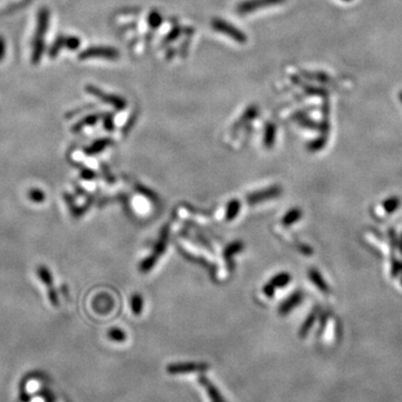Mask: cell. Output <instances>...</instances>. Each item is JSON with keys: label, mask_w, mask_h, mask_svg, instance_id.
Instances as JSON below:
<instances>
[{"label": "cell", "mask_w": 402, "mask_h": 402, "mask_svg": "<svg viewBox=\"0 0 402 402\" xmlns=\"http://www.w3.org/2000/svg\"><path fill=\"white\" fill-rule=\"evenodd\" d=\"M213 28L220 34L227 35L229 38L234 39L237 43H245L247 40L246 35L241 30L236 28V26L225 22V20L215 19L213 22Z\"/></svg>", "instance_id": "cell-5"}, {"label": "cell", "mask_w": 402, "mask_h": 402, "mask_svg": "<svg viewBox=\"0 0 402 402\" xmlns=\"http://www.w3.org/2000/svg\"><path fill=\"white\" fill-rule=\"evenodd\" d=\"M264 294L265 295L267 296V297H270V298H272V297H274V294H275V287L273 286L272 284H270V283H268V284H266L265 286H264Z\"/></svg>", "instance_id": "cell-28"}, {"label": "cell", "mask_w": 402, "mask_h": 402, "mask_svg": "<svg viewBox=\"0 0 402 402\" xmlns=\"http://www.w3.org/2000/svg\"><path fill=\"white\" fill-rule=\"evenodd\" d=\"M37 274L39 280L42 281L44 284L48 287L53 286V277H51V274L49 270L46 266H39L37 268Z\"/></svg>", "instance_id": "cell-21"}, {"label": "cell", "mask_w": 402, "mask_h": 402, "mask_svg": "<svg viewBox=\"0 0 402 402\" xmlns=\"http://www.w3.org/2000/svg\"><path fill=\"white\" fill-rule=\"evenodd\" d=\"M274 139H275V127L270 124V126H267L265 134V146L267 148H271L273 146V143H274Z\"/></svg>", "instance_id": "cell-27"}, {"label": "cell", "mask_w": 402, "mask_h": 402, "mask_svg": "<svg viewBox=\"0 0 402 402\" xmlns=\"http://www.w3.org/2000/svg\"><path fill=\"white\" fill-rule=\"evenodd\" d=\"M302 301H303L302 292H300V291L294 292L290 297L286 298V300L281 304L280 308H278V312H280V314L283 316L287 315V314L290 313L293 308H295L300 305Z\"/></svg>", "instance_id": "cell-9"}, {"label": "cell", "mask_w": 402, "mask_h": 402, "mask_svg": "<svg viewBox=\"0 0 402 402\" xmlns=\"http://www.w3.org/2000/svg\"><path fill=\"white\" fill-rule=\"evenodd\" d=\"M5 56H6V40L3 36H0V61L5 58Z\"/></svg>", "instance_id": "cell-29"}, {"label": "cell", "mask_w": 402, "mask_h": 402, "mask_svg": "<svg viewBox=\"0 0 402 402\" xmlns=\"http://www.w3.org/2000/svg\"><path fill=\"white\" fill-rule=\"evenodd\" d=\"M291 280V274H288V273H280V274H277L272 278L270 284H272L275 288H284L290 284Z\"/></svg>", "instance_id": "cell-16"}, {"label": "cell", "mask_w": 402, "mask_h": 402, "mask_svg": "<svg viewBox=\"0 0 402 402\" xmlns=\"http://www.w3.org/2000/svg\"><path fill=\"white\" fill-rule=\"evenodd\" d=\"M210 369V365L205 362H180L172 363L167 367V372L169 374H185L192 372H206Z\"/></svg>", "instance_id": "cell-3"}, {"label": "cell", "mask_w": 402, "mask_h": 402, "mask_svg": "<svg viewBox=\"0 0 402 402\" xmlns=\"http://www.w3.org/2000/svg\"><path fill=\"white\" fill-rule=\"evenodd\" d=\"M243 249H244V244L239 240L234 241L233 244H230L226 247V249L224 250V257L226 259L227 265H228V267H229V270H231V267H234L233 265H231V260H233L231 258H233L236 254H238V252H240Z\"/></svg>", "instance_id": "cell-10"}, {"label": "cell", "mask_w": 402, "mask_h": 402, "mask_svg": "<svg viewBox=\"0 0 402 402\" xmlns=\"http://www.w3.org/2000/svg\"><path fill=\"white\" fill-rule=\"evenodd\" d=\"M308 276H310V280L312 281V283H314V284L316 285V287L318 288L319 291H322L324 293L328 292V287L326 285L325 281L323 280V277L315 270V268H311V270L308 271Z\"/></svg>", "instance_id": "cell-12"}, {"label": "cell", "mask_w": 402, "mask_h": 402, "mask_svg": "<svg viewBox=\"0 0 402 402\" xmlns=\"http://www.w3.org/2000/svg\"><path fill=\"white\" fill-rule=\"evenodd\" d=\"M284 2L285 0H246L237 6V13L240 15L252 14L262 8L276 6V5H281Z\"/></svg>", "instance_id": "cell-4"}, {"label": "cell", "mask_w": 402, "mask_h": 402, "mask_svg": "<svg viewBox=\"0 0 402 402\" xmlns=\"http://www.w3.org/2000/svg\"><path fill=\"white\" fill-rule=\"evenodd\" d=\"M111 143H112L111 139H100V140H96L94 143H93L92 146L85 148L84 152L86 156H94V154L102 152L104 149L109 147Z\"/></svg>", "instance_id": "cell-11"}, {"label": "cell", "mask_w": 402, "mask_h": 402, "mask_svg": "<svg viewBox=\"0 0 402 402\" xmlns=\"http://www.w3.org/2000/svg\"><path fill=\"white\" fill-rule=\"evenodd\" d=\"M81 46V39L76 36H65L64 37V48L70 50L79 49Z\"/></svg>", "instance_id": "cell-24"}, {"label": "cell", "mask_w": 402, "mask_h": 402, "mask_svg": "<svg viewBox=\"0 0 402 402\" xmlns=\"http://www.w3.org/2000/svg\"><path fill=\"white\" fill-rule=\"evenodd\" d=\"M107 338L113 342L123 343L125 342L126 340V333L118 327H112L109 329V332H107Z\"/></svg>", "instance_id": "cell-19"}, {"label": "cell", "mask_w": 402, "mask_h": 402, "mask_svg": "<svg viewBox=\"0 0 402 402\" xmlns=\"http://www.w3.org/2000/svg\"><path fill=\"white\" fill-rule=\"evenodd\" d=\"M282 193V188L280 185H274L265 190H259V191L252 192L247 195V203L250 205H255L258 203H262L265 200L277 198Z\"/></svg>", "instance_id": "cell-7"}, {"label": "cell", "mask_w": 402, "mask_h": 402, "mask_svg": "<svg viewBox=\"0 0 402 402\" xmlns=\"http://www.w3.org/2000/svg\"><path fill=\"white\" fill-rule=\"evenodd\" d=\"M100 118H101V115H100V114H91V115H87V116H85L84 118H82V120H80L79 122H77L76 124L73 126V128H72V130H73L74 132H79V131L82 130V128H84V127H86V126L94 125L95 123L100 120Z\"/></svg>", "instance_id": "cell-14"}, {"label": "cell", "mask_w": 402, "mask_h": 402, "mask_svg": "<svg viewBox=\"0 0 402 402\" xmlns=\"http://www.w3.org/2000/svg\"><path fill=\"white\" fill-rule=\"evenodd\" d=\"M81 177L84 180H93L95 178V173L90 169H84L83 171L81 172Z\"/></svg>", "instance_id": "cell-31"}, {"label": "cell", "mask_w": 402, "mask_h": 402, "mask_svg": "<svg viewBox=\"0 0 402 402\" xmlns=\"http://www.w3.org/2000/svg\"><path fill=\"white\" fill-rule=\"evenodd\" d=\"M86 92L90 93V94L94 95L96 97H99V99L103 102L107 103V104H110L112 106H114L115 109L117 110H122L124 109L126 106V102L121 99V97H118L116 95H113V94H106L103 91H101L100 89H97V87L93 86V85H87L86 86Z\"/></svg>", "instance_id": "cell-6"}, {"label": "cell", "mask_w": 402, "mask_h": 402, "mask_svg": "<svg viewBox=\"0 0 402 402\" xmlns=\"http://www.w3.org/2000/svg\"><path fill=\"white\" fill-rule=\"evenodd\" d=\"M157 261H158L157 257L153 256V255H150V256L148 257V258L144 259L140 264V272L141 273L150 272L152 268L154 267V265L157 264Z\"/></svg>", "instance_id": "cell-25"}, {"label": "cell", "mask_w": 402, "mask_h": 402, "mask_svg": "<svg viewBox=\"0 0 402 402\" xmlns=\"http://www.w3.org/2000/svg\"><path fill=\"white\" fill-rule=\"evenodd\" d=\"M49 26V10L47 8H40L37 14V25L33 40L32 63L37 65L43 57L45 51V37Z\"/></svg>", "instance_id": "cell-1"}, {"label": "cell", "mask_w": 402, "mask_h": 402, "mask_svg": "<svg viewBox=\"0 0 402 402\" xmlns=\"http://www.w3.org/2000/svg\"><path fill=\"white\" fill-rule=\"evenodd\" d=\"M120 57L118 50L113 47H105V46H93L81 51L79 54L80 59H90V58H104V59H117Z\"/></svg>", "instance_id": "cell-2"}, {"label": "cell", "mask_w": 402, "mask_h": 402, "mask_svg": "<svg viewBox=\"0 0 402 402\" xmlns=\"http://www.w3.org/2000/svg\"><path fill=\"white\" fill-rule=\"evenodd\" d=\"M28 198L32 200L33 203L40 204V203H43V201L45 200V194H44V192L42 191V190L32 189L28 192Z\"/></svg>", "instance_id": "cell-26"}, {"label": "cell", "mask_w": 402, "mask_h": 402, "mask_svg": "<svg viewBox=\"0 0 402 402\" xmlns=\"http://www.w3.org/2000/svg\"><path fill=\"white\" fill-rule=\"evenodd\" d=\"M104 126L106 130L112 131L113 130V122H112V116L109 115L105 117V121H104Z\"/></svg>", "instance_id": "cell-32"}, {"label": "cell", "mask_w": 402, "mask_h": 402, "mask_svg": "<svg viewBox=\"0 0 402 402\" xmlns=\"http://www.w3.org/2000/svg\"><path fill=\"white\" fill-rule=\"evenodd\" d=\"M199 383L206 390V392L208 393V396L211 402H227V400L224 398V395L221 394L217 386L211 382L206 375H200Z\"/></svg>", "instance_id": "cell-8"}, {"label": "cell", "mask_w": 402, "mask_h": 402, "mask_svg": "<svg viewBox=\"0 0 402 402\" xmlns=\"http://www.w3.org/2000/svg\"><path fill=\"white\" fill-rule=\"evenodd\" d=\"M315 319H316V312H312L310 315H308V317L306 318V321L304 322V324H303L301 329H300V337L301 338H305L306 337V335L308 334V332H310L311 327L313 326L314 322H315Z\"/></svg>", "instance_id": "cell-22"}, {"label": "cell", "mask_w": 402, "mask_h": 402, "mask_svg": "<svg viewBox=\"0 0 402 402\" xmlns=\"http://www.w3.org/2000/svg\"><path fill=\"white\" fill-rule=\"evenodd\" d=\"M385 205H386V206H389V207H388V211H392V210H395L396 207H398V206H399V200H398V199H395V198L389 199V200H386V201H385Z\"/></svg>", "instance_id": "cell-30"}, {"label": "cell", "mask_w": 402, "mask_h": 402, "mask_svg": "<svg viewBox=\"0 0 402 402\" xmlns=\"http://www.w3.org/2000/svg\"><path fill=\"white\" fill-rule=\"evenodd\" d=\"M301 218H302V211L298 208H293L288 211L284 217H283L282 224L285 227H290L295 223H297V221Z\"/></svg>", "instance_id": "cell-15"}, {"label": "cell", "mask_w": 402, "mask_h": 402, "mask_svg": "<svg viewBox=\"0 0 402 402\" xmlns=\"http://www.w3.org/2000/svg\"><path fill=\"white\" fill-rule=\"evenodd\" d=\"M239 210H240V203L239 200L237 199H233L228 204V207H227V211H226V220L227 221H231L234 220L237 215L239 214Z\"/></svg>", "instance_id": "cell-17"}, {"label": "cell", "mask_w": 402, "mask_h": 402, "mask_svg": "<svg viewBox=\"0 0 402 402\" xmlns=\"http://www.w3.org/2000/svg\"><path fill=\"white\" fill-rule=\"evenodd\" d=\"M64 37L65 36H63V35L58 36V37L55 39V42L51 44L50 48L48 50V56L50 58L57 57L59 51L64 48Z\"/></svg>", "instance_id": "cell-20"}, {"label": "cell", "mask_w": 402, "mask_h": 402, "mask_svg": "<svg viewBox=\"0 0 402 402\" xmlns=\"http://www.w3.org/2000/svg\"><path fill=\"white\" fill-rule=\"evenodd\" d=\"M131 310L133 312L134 315H141L142 310H143V297L140 295L139 293L133 294L132 297H131Z\"/></svg>", "instance_id": "cell-18"}, {"label": "cell", "mask_w": 402, "mask_h": 402, "mask_svg": "<svg viewBox=\"0 0 402 402\" xmlns=\"http://www.w3.org/2000/svg\"><path fill=\"white\" fill-rule=\"evenodd\" d=\"M168 227H164L162 233H161V237H160L159 241L157 243L156 247H154V251H153V256H156L157 258H159L160 256L163 255V252L166 251V247H167V241H168Z\"/></svg>", "instance_id": "cell-13"}, {"label": "cell", "mask_w": 402, "mask_h": 402, "mask_svg": "<svg viewBox=\"0 0 402 402\" xmlns=\"http://www.w3.org/2000/svg\"><path fill=\"white\" fill-rule=\"evenodd\" d=\"M109 298H110V296H106V295L97 297V298H96V301H99V303H101V305H99V306H94V307H95V310H96L97 312H103L102 314H106V312L109 313V312L112 310V308H113V306H114V304H113V303H107V304H106V301L109 300Z\"/></svg>", "instance_id": "cell-23"}]
</instances>
